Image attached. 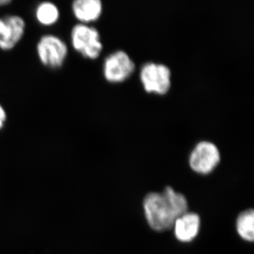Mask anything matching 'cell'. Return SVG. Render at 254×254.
<instances>
[{
    "label": "cell",
    "instance_id": "obj_9",
    "mask_svg": "<svg viewBox=\"0 0 254 254\" xmlns=\"http://www.w3.org/2000/svg\"><path fill=\"white\" fill-rule=\"evenodd\" d=\"M173 228L177 240L182 242H191L199 232V216L196 213L187 212L177 219Z\"/></svg>",
    "mask_w": 254,
    "mask_h": 254
},
{
    "label": "cell",
    "instance_id": "obj_8",
    "mask_svg": "<svg viewBox=\"0 0 254 254\" xmlns=\"http://www.w3.org/2000/svg\"><path fill=\"white\" fill-rule=\"evenodd\" d=\"M71 8L78 23L87 25L98 21L103 11V2L100 0H76Z\"/></svg>",
    "mask_w": 254,
    "mask_h": 254
},
{
    "label": "cell",
    "instance_id": "obj_1",
    "mask_svg": "<svg viewBox=\"0 0 254 254\" xmlns=\"http://www.w3.org/2000/svg\"><path fill=\"white\" fill-rule=\"evenodd\" d=\"M145 218L155 231L173 228L179 217L186 213L188 203L185 195L175 191L170 187L163 193H150L143 200Z\"/></svg>",
    "mask_w": 254,
    "mask_h": 254
},
{
    "label": "cell",
    "instance_id": "obj_4",
    "mask_svg": "<svg viewBox=\"0 0 254 254\" xmlns=\"http://www.w3.org/2000/svg\"><path fill=\"white\" fill-rule=\"evenodd\" d=\"M140 78L145 91L155 94L165 95L171 86V71L163 64L148 63L143 65Z\"/></svg>",
    "mask_w": 254,
    "mask_h": 254
},
{
    "label": "cell",
    "instance_id": "obj_2",
    "mask_svg": "<svg viewBox=\"0 0 254 254\" xmlns=\"http://www.w3.org/2000/svg\"><path fill=\"white\" fill-rule=\"evenodd\" d=\"M70 41L73 49L84 59H98L103 51L99 31L90 25H74L70 33Z\"/></svg>",
    "mask_w": 254,
    "mask_h": 254
},
{
    "label": "cell",
    "instance_id": "obj_11",
    "mask_svg": "<svg viewBox=\"0 0 254 254\" xmlns=\"http://www.w3.org/2000/svg\"><path fill=\"white\" fill-rule=\"evenodd\" d=\"M237 230L240 236L247 242L254 239V213L252 209L246 210L239 215L237 220Z\"/></svg>",
    "mask_w": 254,
    "mask_h": 254
},
{
    "label": "cell",
    "instance_id": "obj_6",
    "mask_svg": "<svg viewBox=\"0 0 254 254\" xmlns=\"http://www.w3.org/2000/svg\"><path fill=\"white\" fill-rule=\"evenodd\" d=\"M26 23L22 16L10 14L0 17V50H14L23 39Z\"/></svg>",
    "mask_w": 254,
    "mask_h": 254
},
{
    "label": "cell",
    "instance_id": "obj_13",
    "mask_svg": "<svg viewBox=\"0 0 254 254\" xmlns=\"http://www.w3.org/2000/svg\"><path fill=\"white\" fill-rule=\"evenodd\" d=\"M11 2L12 1L11 0H0V7L7 6V5L11 4Z\"/></svg>",
    "mask_w": 254,
    "mask_h": 254
},
{
    "label": "cell",
    "instance_id": "obj_3",
    "mask_svg": "<svg viewBox=\"0 0 254 254\" xmlns=\"http://www.w3.org/2000/svg\"><path fill=\"white\" fill-rule=\"evenodd\" d=\"M36 53L40 63L45 67L58 69L63 67L66 62L68 47L64 41L56 35H43L37 43Z\"/></svg>",
    "mask_w": 254,
    "mask_h": 254
},
{
    "label": "cell",
    "instance_id": "obj_12",
    "mask_svg": "<svg viewBox=\"0 0 254 254\" xmlns=\"http://www.w3.org/2000/svg\"><path fill=\"white\" fill-rule=\"evenodd\" d=\"M6 121H7V113L4 107L0 104V131L4 128Z\"/></svg>",
    "mask_w": 254,
    "mask_h": 254
},
{
    "label": "cell",
    "instance_id": "obj_7",
    "mask_svg": "<svg viewBox=\"0 0 254 254\" xmlns=\"http://www.w3.org/2000/svg\"><path fill=\"white\" fill-rule=\"evenodd\" d=\"M220 161L218 147L209 141H201L195 145L190 157V168L195 173L207 175L213 171Z\"/></svg>",
    "mask_w": 254,
    "mask_h": 254
},
{
    "label": "cell",
    "instance_id": "obj_5",
    "mask_svg": "<svg viewBox=\"0 0 254 254\" xmlns=\"http://www.w3.org/2000/svg\"><path fill=\"white\" fill-rule=\"evenodd\" d=\"M135 64L125 51L119 50L107 56L103 66V76L111 83H122L133 73Z\"/></svg>",
    "mask_w": 254,
    "mask_h": 254
},
{
    "label": "cell",
    "instance_id": "obj_10",
    "mask_svg": "<svg viewBox=\"0 0 254 254\" xmlns=\"http://www.w3.org/2000/svg\"><path fill=\"white\" fill-rule=\"evenodd\" d=\"M35 17L40 25L46 27L54 26L59 21L60 11L58 5L51 1H43L37 5Z\"/></svg>",
    "mask_w": 254,
    "mask_h": 254
}]
</instances>
